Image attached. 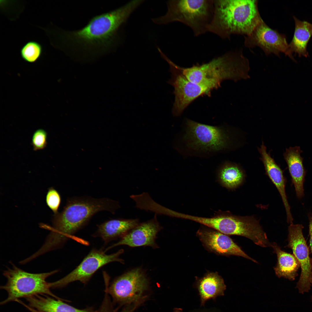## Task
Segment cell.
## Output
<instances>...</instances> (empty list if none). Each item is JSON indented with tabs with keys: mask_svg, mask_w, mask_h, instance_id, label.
Here are the masks:
<instances>
[{
	"mask_svg": "<svg viewBox=\"0 0 312 312\" xmlns=\"http://www.w3.org/2000/svg\"><path fill=\"white\" fill-rule=\"evenodd\" d=\"M180 139L179 151L185 155L206 157L221 152L227 147L228 137L223 127L187 119Z\"/></svg>",
	"mask_w": 312,
	"mask_h": 312,
	"instance_id": "obj_6",
	"label": "cell"
},
{
	"mask_svg": "<svg viewBox=\"0 0 312 312\" xmlns=\"http://www.w3.org/2000/svg\"><path fill=\"white\" fill-rule=\"evenodd\" d=\"M218 176L222 185L230 189L235 188L240 185L244 177L243 171L238 166L227 162L220 168Z\"/></svg>",
	"mask_w": 312,
	"mask_h": 312,
	"instance_id": "obj_22",
	"label": "cell"
},
{
	"mask_svg": "<svg viewBox=\"0 0 312 312\" xmlns=\"http://www.w3.org/2000/svg\"><path fill=\"white\" fill-rule=\"evenodd\" d=\"M105 292L103 301L97 312H134L136 308L143 303L140 302L127 305L122 310L118 312L114 308L108 294Z\"/></svg>",
	"mask_w": 312,
	"mask_h": 312,
	"instance_id": "obj_24",
	"label": "cell"
},
{
	"mask_svg": "<svg viewBox=\"0 0 312 312\" xmlns=\"http://www.w3.org/2000/svg\"><path fill=\"white\" fill-rule=\"evenodd\" d=\"M149 287V282L140 268H136L116 278L105 291L111 296L113 301L120 305H127L144 302L147 298L144 294Z\"/></svg>",
	"mask_w": 312,
	"mask_h": 312,
	"instance_id": "obj_8",
	"label": "cell"
},
{
	"mask_svg": "<svg viewBox=\"0 0 312 312\" xmlns=\"http://www.w3.org/2000/svg\"><path fill=\"white\" fill-rule=\"evenodd\" d=\"M141 4L138 0L131 1L117 9L94 17L78 30L53 29L51 34L53 45L69 54L106 53L116 45L121 27Z\"/></svg>",
	"mask_w": 312,
	"mask_h": 312,
	"instance_id": "obj_1",
	"label": "cell"
},
{
	"mask_svg": "<svg viewBox=\"0 0 312 312\" xmlns=\"http://www.w3.org/2000/svg\"><path fill=\"white\" fill-rule=\"evenodd\" d=\"M302 224H290L288 226L287 247L292 250L293 255L299 261L301 268L299 280L296 287L299 293L307 292L310 289L312 278V265L309 256V249L302 232Z\"/></svg>",
	"mask_w": 312,
	"mask_h": 312,
	"instance_id": "obj_12",
	"label": "cell"
},
{
	"mask_svg": "<svg viewBox=\"0 0 312 312\" xmlns=\"http://www.w3.org/2000/svg\"><path fill=\"white\" fill-rule=\"evenodd\" d=\"M197 233L204 246L211 251L222 255L241 256L257 262L226 235L217 231L205 229L199 230Z\"/></svg>",
	"mask_w": 312,
	"mask_h": 312,
	"instance_id": "obj_14",
	"label": "cell"
},
{
	"mask_svg": "<svg viewBox=\"0 0 312 312\" xmlns=\"http://www.w3.org/2000/svg\"><path fill=\"white\" fill-rule=\"evenodd\" d=\"M42 51L41 44L37 42L31 41L26 43L21 48L20 54L21 58L25 62L33 63L41 57Z\"/></svg>",
	"mask_w": 312,
	"mask_h": 312,
	"instance_id": "obj_23",
	"label": "cell"
},
{
	"mask_svg": "<svg viewBox=\"0 0 312 312\" xmlns=\"http://www.w3.org/2000/svg\"><path fill=\"white\" fill-rule=\"evenodd\" d=\"M26 308L31 312H44L42 311L30 307L29 306H27Z\"/></svg>",
	"mask_w": 312,
	"mask_h": 312,
	"instance_id": "obj_29",
	"label": "cell"
},
{
	"mask_svg": "<svg viewBox=\"0 0 312 312\" xmlns=\"http://www.w3.org/2000/svg\"><path fill=\"white\" fill-rule=\"evenodd\" d=\"M123 252V250L121 249L107 255L102 250L93 249L73 271L60 280L49 283V286L52 289L62 288L76 281L86 284L93 274L104 265L114 261L123 263L124 260L119 257Z\"/></svg>",
	"mask_w": 312,
	"mask_h": 312,
	"instance_id": "obj_9",
	"label": "cell"
},
{
	"mask_svg": "<svg viewBox=\"0 0 312 312\" xmlns=\"http://www.w3.org/2000/svg\"><path fill=\"white\" fill-rule=\"evenodd\" d=\"M140 223L137 218L111 219L99 225L96 234L107 243L122 237Z\"/></svg>",
	"mask_w": 312,
	"mask_h": 312,
	"instance_id": "obj_19",
	"label": "cell"
},
{
	"mask_svg": "<svg viewBox=\"0 0 312 312\" xmlns=\"http://www.w3.org/2000/svg\"><path fill=\"white\" fill-rule=\"evenodd\" d=\"M293 17L295 28L293 38L289 44L290 49L292 53L294 52L299 57H307L309 56L307 47L312 36V24L300 21L294 16Z\"/></svg>",
	"mask_w": 312,
	"mask_h": 312,
	"instance_id": "obj_21",
	"label": "cell"
},
{
	"mask_svg": "<svg viewBox=\"0 0 312 312\" xmlns=\"http://www.w3.org/2000/svg\"><path fill=\"white\" fill-rule=\"evenodd\" d=\"M244 44L250 48L259 47L266 55L272 53L280 57V53L282 52L296 61L285 35L270 27L263 20L250 34L244 37Z\"/></svg>",
	"mask_w": 312,
	"mask_h": 312,
	"instance_id": "obj_11",
	"label": "cell"
},
{
	"mask_svg": "<svg viewBox=\"0 0 312 312\" xmlns=\"http://www.w3.org/2000/svg\"><path fill=\"white\" fill-rule=\"evenodd\" d=\"M47 133L44 129H40L36 130L33 134L32 144L33 149L36 151L42 150L47 146Z\"/></svg>",
	"mask_w": 312,
	"mask_h": 312,
	"instance_id": "obj_25",
	"label": "cell"
},
{
	"mask_svg": "<svg viewBox=\"0 0 312 312\" xmlns=\"http://www.w3.org/2000/svg\"><path fill=\"white\" fill-rule=\"evenodd\" d=\"M45 294L36 295L25 298L28 305L44 312H97L92 307L81 309Z\"/></svg>",
	"mask_w": 312,
	"mask_h": 312,
	"instance_id": "obj_18",
	"label": "cell"
},
{
	"mask_svg": "<svg viewBox=\"0 0 312 312\" xmlns=\"http://www.w3.org/2000/svg\"><path fill=\"white\" fill-rule=\"evenodd\" d=\"M182 75L190 81L217 89L225 80L236 82L250 78L249 62L244 55L242 49L228 51L209 62L190 67L177 65Z\"/></svg>",
	"mask_w": 312,
	"mask_h": 312,
	"instance_id": "obj_3",
	"label": "cell"
},
{
	"mask_svg": "<svg viewBox=\"0 0 312 312\" xmlns=\"http://www.w3.org/2000/svg\"><path fill=\"white\" fill-rule=\"evenodd\" d=\"M271 247L276 254L277 263L274 270L279 278L283 277L294 281L298 276V271L300 267V263L294 255L281 250L275 243H271Z\"/></svg>",
	"mask_w": 312,
	"mask_h": 312,
	"instance_id": "obj_20",
	"label": "cell"
},
{
	"mask_svg": "<svg viewBox=\"0 0 312 312\" xmlns=\"http://www.w3.org/2000/svg\"><path fill=\"white\" fill-rule=\"evenodd\" d=\"M214 12L208 32L229 39L233 34H250L263 19L258 0H213Z\"/></svg>",
	"mask_w": 312,
	"mask_h": 312,
	"instance_id": "obj_4",
	"label": "cell"
},
{
	"mask_svg": "<svg viewBox=\"0 0 312 312\" xmlns=\"http://www.w3.org/2000/svg\"><path fill=\"white\" fill-rule=\"evenodd\" d=\"M302 151L298 146L286 148L283 155L287 164L296 195L299 198L304 195V183L306 171L303 164V158L300 155Z\"/></svg>",
	"mask_w": 312,
	"mask_h": 312,
	"instance_id": "obj_16",
	"label": "cell"
},
{
	"mask_svg": "<svg viewBox=\"0 0 312 312\" xmlns=\"http://www.w3.org/2000/svg\"><path fill=\"white\" fill-rule=\"evenodd\" d=\"M12 264V268H8L3 272L7 281L5 285L0 287V288L7 292L8 296L1 302V305L16 301L20 298H26L39 294L47 295L57 300H62L51 292L49 283L46 280L48 277L57 272L58 270L47 273H31Z\"/></svg>",
	"mask_w": 312,
	"mask_h": 312,
	"instance_id": "obj_7",
	"label": "cell"
},
{
	"mask_svg": "<svg viewBox=\"0 0 312 312\" xmlns=\"http://www.w3.org/2000/svg\"><path fill=\"white\" fill-rule=\"evenodd\" d=\"M308 216L309 220V248L311 253H312V213H309L308 214ZM311 262L312 265V258L311 259Z\"/></svg>",
	"mask_w": 312,
	"mask_h": 312,
	"instance_id": "obj_27",
	"label": "cell"
},
{
	"mask_svg": "<svg viewBox=\"0 0 312 312\" xmlns=\"http://www.w3.org/2000/svg\"><path fill=\"white\" fill-rule=\"evenodd\" d=\"M162 228L157 220V214L155 213L151 219L140 223L122 236L119 241L108 247L105 251L121 245L131 247L148 246L157 248L155 239L157 233Z\"/></svg>",
	"mask_w": 312,
	"mask_h": 312,
	"instance_id": "obj_13",
	"label": "cell"
},
{
	"mask_svg": "<svg viewBox=\"0 0 312 312\" xmlns=\"http://www.w3.org/2000/svg\"><path fill=\"white\" fill-rule=\"evenodd\" d=\"M188 312H221L219 309L216 308H203L195 309Z\"/></svg>",
	"mask_w": 312,
	"mask_h": 312,
	"instance_id": "obj_28",
	"label": "cell"
},
{
	"mask_svg": "<svg viewBox=\"0 0 312 312\" xmlns=\"http://www.w3.org/2000/svg\"><path fill=\"white\" fill-rule=\"evenodd\" d=\"M258 151L261 155V159L264 165L266 174L275 186L281 196L286 212L287 222L290 224H292L293 219L285 192L286 180L283 171L268 153L263 142L258 148Z\"/></svg>",
	"mask_w": 312,
	"mask_h": 312,
	"instance_id": "obj_15",
	"label": "cell"
},
{
	"mask_svg": "<svg viewBox=\"0 0 312 312\" xmlns=\"http://www.w3.org/2000/svg\"><path fill=\"white\" fill-rule=\"evenodd\" d=\"M46 201L47 205L55 215L57 213L61 203V197L58 192L52 188H50L47 194Z\"/></svg>",
	"mask_w": 312,
	"mask_h": 312,
	"instance_id": "obj_26",
	"label": "cell"
},
{
	"mask_svg": "<svg viewBox=\"0 0 312 312\" xmlns=\"http://www.w3.org/2000/svg\"><path fill=\"white\" fill-rule=\"evenodd\" d=\"M120 207L118 201L106 198L87 196L70 199L62 211L55 215L44 247L49 251L58 248L85 226L95 214L106 211L114 214Z\"/></svg>",
	"mask_w": 312,
	"mask_h": 312,
	"instance_id": "obj_2",
	"label": "cell"
},
{
	"mask_svg": "<svg viewBox=\"0 0 312 312\" xmlns=\"http://www.w3.org/2000/svg\"><path fill=\"white\" fill-rule=\"evenodd\" d=\"M195 287L200 298L201 307L204 306L210 299L215 300L218 297L224 295L226 286L223 278L217 273H208L198 279Z\"/></svg>",
	"mask_w": 312,
	"mask_h": 312,
	"instance_id": "obj_17",
	"label": "cell"
},
{
	"mask_svg": "<svg viewBox=\"0 0 312 312\" xmlns=\"http://www.w3.org/2000/svg\"><path fill=\"white\" fill-rule=\"evenodd\" d=\"M311 285L312 286V278H311ZM311 300H312V296H311Z\"/></svg>",
	"mask_w": 312,
	"mask_h": 312,
	"instance_id": "obj_30",
	"label": "cell"
},
{
	"mask_svg": "<svg viewBox=\"0 0 312 312\" xmlns=\"http://www.w3.org/2000/svg\"><path fill=\"white\" fill-rule=\"evenodd\" d=\"M164 15L152 19L159 25L178 22L187 26L198 36L208 32L214 12L213 0H172L167 2Z\"/></svg>",
	"mask_w": 312,
	"mask_h": 312,
	"instance_id": "obj_5",
	"label": "cell"
},
{
	"mask_svg": "<svg viewBox=\"0 0 312 312\" xmlns=\"http://www.w3.org/2000/svg\"><path fill=\"white\" fill-rule=\"evenodd\" d=\"M169 64L171 78L168 83L174 88L175 100L172 109L173 116H180L184 109L194 101L203 96H210L213 89L211 88L201 86L188 80L181 73L177 65L170 60Z\"/></svg>",
	"mask_w": 312,
	"mask_h": 312,
	"instance_id": "obj_10",
	"label": "cell"
}]
</instances>
